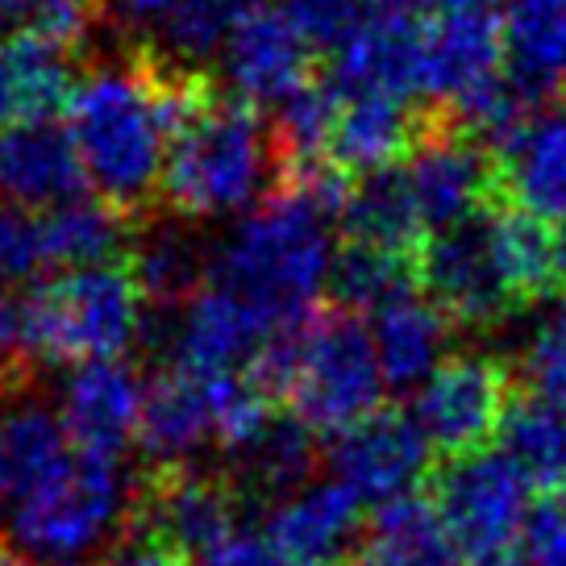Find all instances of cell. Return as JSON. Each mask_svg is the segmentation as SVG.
<instances>
[{
  "mask_svg": "<svg viewBox=\"0 0 566 566\" xmlns=\"http://www.w3.org/2000/svg\"><path fill=\"white\" fill-rule=\"evenodd\" d=\"M200 80V71L176 67L155 51L105 59L75 80L67 129L92 192L125 217L159 200L171 142Z\"/></svg>",
  "mask_w": 566,
  "mask_h": 566,
  "instance_id": "obj_1",
  "label": "cell"
},
{
  "mask_svg": "<svg viewBox=\"0 0 566 566\" xmlns=\"http://www.w3.org/2000/svg\"><path fill=\"white\" fill-rule=\"evenodd\" d=\"M346 192V171L334 163L283 167L275 192L263 196L217 250L209 280L259 304L283 329L304 325L334 275L329 226L342 217Z\"/></svg>",
  "mask_w": 566,
  "mask_h": 566,
  "instance_id": "obj_2",
  "label": "cell"
},
{
  "mask_svg": "<svg viewBox=\"0 0 566 566\" xmlns=\"http://www.w3.org/2000/svg\"><path fill=\"white\" fill-rule=\"evenodd\" d=\"M138 500L122 462L71 442L0 509V546L25 566H105L138 525Z\"/></svg>",
  "mask_w": 566,
  "mask_h": 566,
  "instance_id": "obj_3",
  "label": "cell"
},
{
  "mask_svg": "<svg viewBox=\"0 0 566 566\" xmlns=\"http://www.w3.org/2000/svg\"><path fill=\"white\" fill-rule=\"evenodd\" d=\"M280 176L275 129H266L259 108L233 92H217L205 75L171 142L159 200L184 221H217L254 209Z\"/></svg>",
  "mask_w": 566,
  "mask_h": 566,
  "instance_id": "obj_4",
  "label": "cell"
},
{
  "mask_svg": "<svg viewBox=\"0 0 566 566\" xmlns=\"http://www.w3.org/2000/svg\"><path fill=\"white\" fill-rule=\"evenodd\" d=\"M250 371L263 375L275 396H287L296 417L317 433H342L346 424L371 417L388 391L375 334L342 304L275 337Z\"/></svg>",
  "mask_w": 566,
  "mask_h": 566,
  "instance_id": "obj_5",
  "label": "cell"
},
{
  "mask_svg": "<svg viewBox=\"0 0 566 566\" xmlns=\"http://www.w3.org/2000/svg\"><path fill=\"white\" fill-rule=\"evenodd\" d=\"M146 296L134 266L92 263L59 271L51 280L25 287V325L34 363H92L122 358L146 334Z\"/></svg>",
  "mask_w": 566,
  "mask_h": 566,
  "instance_id": "obj_6",
  "label": "cell"
},
{
  "mask_svg": "<svg viewBox=\"0 0 566 566\" xmlns=\"http://www.w3.org/2000/svg\"><path fill=\"white\" fill-rule=\"evenodd\" d=\"M122 247L125 212L101 196H75L51 209L0 200V287L25 292L59 271L108 263Z\"/></svg>",
  "mask_w": 566,
  "mask_h": 566,
  "instance_id": "obj_7",
  "label": "cell"
},
{
  "mask_svg": "<svg viewBox=\"0 0 566 566\" xmlns=\"http://www.w3.org/2000/svg\"><path fill=\"white\" fill-rule=\"evenodd\" d=\"M533 479L509 450H475L450 459L438 479V509L454 530L462 554L495 558L509 554L513 542L530 530Z\"/></svg>",
  "mask_w": 566,
  "mask_h": 566,
  "instance_id": "obj_8",
  "label": "cell"
},
{
  "mask_svg": "<svg viewBox=\"0 0 566 566\" xmlns=\"http://www.w3.org/2000/svg\"><path fill=\"white\" fill-rule=\"evenodd\" d=\"M504 75V0H438L424 13V101L438 113H459Z\"/></svg>",
  "mask_w": 566,
  "mask_h": 566,
  "instance_id": "obj_9",
  "label": "cell"
},
{
  "mask_svg": "<svg viewBox=\"0 0 566 566\" xmlns=\"http://www.w3.org/2000/svg\"><path fill=\"white\" fill-rule=\"evenodd\" d=\"M417 280L424 283L429 301L467 329H492L521 308L495 250L492 212L429 233L417 250Z\"/></svg>",
  "mask_w": 566,
  "mask_h": 566,
  "instance_id": "obj_10",
  "label": "cell"
},
{
  "mask_svg": "<svg viewBox=\"0 0 566 566\" xmlns=\"http://www.w3.org/2000/svg\"><path fill=\"white\" fill-rule=\"evenodd\" d=\"M513 371L492 354H450L412 396V421L446 459L475 454L509 421Z\"/></svg>",
  "mask_w": 566,
  "mask_h": 566,
  "instance_id": "obj_11",
  "label": "cell"
},
{
  "mask_svg": "<svg viewBox=\"0 0 566 566\" xmlns=\"http://www.w3.org/2000/svg\"><path fill=\"white\" fill-rule=\"evenodd\" d=\"M408 200L421 217L424 238L471 221L495 192V159L479 138L462 134L442 113L424 117L421 138L400 163Z\"/></svg>",
  "mask_w": 566,
  "mask_h": 566,
  "instance_id": "obj_12",
  "label": "cell"
},
{
  "mask_svg": "<svg viewBox=\"0 0 566 566\" xmlns=\"http://www.w3.org/2000/svg\"><path fill=\"white\" fill-rule=\"evenodd\" d=\"M313 54L317 46L275 0H250L230 25L217 59H221L226 88L238 101L254 108H280L283 101H292L296 92L313 84Z\"/></svg>",
  "mask_w": 566,
  "mask_h": 566,
  "instance_id": "obj_13",
  "label": "cell"
},
{
  "mask_svg": "<svg viewBox=\"0 0 566 566\" xmlns=\"http://www.w3.org/2000/svg\"><path fill=\"white\" fill-rule=\"evenodd\" d=\"M283 334L287 329L266 317L259 304H250L226 283L209 280L171 317L167 354L176 367H188V371H247Z\"/></svg>",
  "mask_w": 566,
  "mask_h": 566,
  "instance_id": "obj_14",
  "label": "cell"
},
{
  "mask_svg": "<svg viewBox=\"0 0 566 566\" xmlns=\"http://www.w3.org/2000/svg\"><path fill=\"white\" fill-rule=\"evenodd\" d=\"M242 500L247 492L226 475L196 471L192 462L159 467L138 500V530L179 558H200L238 530Z\"/></svg>",
  "mask_w": 566,
  "mask_h": 566,
  "instance_id": "obj_15",
  "label": "cell"
},
{
  "mask_svg": "<svg viewBox=\"0 0 566 566\" xmlns=\"http://www.w3.org/2000/svg\"><path fill=\"white\" fill-rule=\"evenodd\" d=\"M429 438L412 412L375 408L371 417L346 424L334 433L329 467L342 488H350L363 504H388L400 495H412V488L429 471Z\"/></svg>",
  "mask_w": 566,
  "mask_h": 566,
  "instance_id": "obj_16",
  "label": "cell"
},
{
  "mask_svg": "<svg viewBox=\"0 0 566 566\" xmlns=\"http://www.w3.org/2000/svg\"><path fill=\"white\" fill-rule=\"evenodd\" d=\"M334 84L354 96H396L424 101V18L367 9L342 46H337Z\"/></svg>",
  "mask_w": 566,
  "mask_h": 566,
  "instance_id": "obj_17",
  "label": "cell"
},
{
  "mask_svg": "<svg viewBox=\"0 0 566 566\" xmlns=\"http://www.w3.org/2000/svg\"><path fill=\"white\" fill-rule=\"evenodd\" d=\"M142 400H146V384L122 358H92V363L67 367L54 408L67 424L71 442L92 454L122 459L125 446L138 442Z\"/></svg>",
  "mask_w": 566,
  "mask_h": 566,
  "instance_id": "obj_18",
  "label": "cell"
},
{
  "mask_svg": "<svg viewBox=\"0 0 566 566\" xmlns=\"http://www.w3.org/2000/svg\"><path fill=\"white\" fill-rule=\"evenodd\" d=\"M495 188L542 221H566V101L533 108L492 150Z\"/></svg>",
  "mask_w": 566,
  "mask_h": 566,
  "instance_id": "obj_19",
  "label": "cell"
},
{
  "mask_svg": "<svg viewBox=\"0 0 566 566\" xmlns=\"http://www.w3.org/2000/svg\"><path fill=\"white\" fill-rule=\"evenodd\" d=\"M138 442L146 459L159 467H188V462L217 446V388L212 375L188 371L167 363L142 400Z\"/></svg>",
  "mask_w": 566,
  "mask_h": 566,
  "instance_id": "obj_20",
  "label": "cell"
},
{
  "mask_svg": "<svg viewBox=\"0 0 566 566\" xmlns=\"http://www.w3.org/2000/svg\"><path fill=\"white\" fill-rule=\"evenodd\" d=\"M88 176L67 125L13 122L0 129V200L51 209L84 196Z\"/></svg>",
  "mask_w": 566,
  "mask_h": 566,
  "instance_id": "obj_21",
  "label": "cell"
},
{
  "mask_svg": "<svg viewBox=\"0 0 566 566\" xmlns=\"http://www.w3.org/2000/svg\"><path fill=\"white\" fill-rule=\"evenodd\" d=\"M363 525V500L329 483H304L296 492L280 495L266 516V537L280 546L292 566H342Z\"/></svg>",
  "mask_w": 566,
  "mask_h": 566,
  "instance_id": "obj_22",
  "label": "cell"
},
{
  "mask_svg": "<svg viewBox=\"0 0 566 566\" xmlns=\"http://www.w3.org/2000/svg\"><path fill=\"white\" fill-rule=\"evenodd\" d=\"M113 21L155 42V54L176 67H200L221 51L230 25L250 0H105Z\"/></svg>",
  "mask_w": 566,
  "mask_h": 566,
  "instance_id": "obj_23",
  "label": "cell"
},
{
  "mask_svg": "<svg viewBox=\"0 0 566 566\" xmlns=\"http://www.w3.org/2000/svg\"><path fill=\"white\" fill-rule=\"evenodd\" d=\"M450 325L429 296H417L412 287L391 296L384 308H375V350L388 388H421L429 375L450 358Z\"/></svg>",
  "mask_w": 566,
  "mask_h": 566,
  "instance_id": "obj_24",
  "label": "cell"
},
{
  "mask_svg": "<svg viewBox=\"0 0 566 566\" xmlns=\"http://www.w3.org/2000/svg\"><path fill=\"white\" fill-rule=\"evenodd\" d=\"M342 96L346 101H342L334 142H329V163L337 171L371 176V171L405 163L412 142L424 129L421 113H412V105L396 96H354V92H342Z\"/></svg>",
  "mask_w": 566,
  "mask_h": 566,
  "instance_id": "obj_25",
  "label": "cell"
},
{
  "mask_svg": "<svg viewBox=\"0 0 566 566\" xmlns=\"http://www.w3.org/2000/svg\"><path fill=\"white\" fill-rule=\"evenodd\" d=\"M509 80L533 108L566 88V0H504Z\"/></svg>",
  "mask_w": 566,
  "mask_h": 566,
  "instance_id": "obj_26",
  "label": "cell"
},
{
  "mask_svg": "<svg viewBox=\"0 0 566 566\" xmlns=\"http://www.w3.org/2000/svg\"><path fill=\"white\" fill-rule=\"evenodd\" d=\"M75 88L67 51L30 34L0 38V125L42 122L67 108Z\"/></svg>",
  "mask_w": 566,
  "mask_h": 566,
  "instance_id": "obj_27",
  "label": "cell"
},
{
  "mask_svg": "<svg viewBox=\"0 0 566 566\" xmlns=\"http://www.w3.org/2000/svg\"><path fill=\"white\" fill-rule=\"evenodd\" d=\"M462 546L446 525L438 500L400 495L379 504L367 530V563L371 566H462Z\"/></svg>",
  "mask_w": 566,
  "mask_h": 566,
  "instance_id": "obj_28",
  "label": "cell"
},
{
  "mask_svg": "<svg viewBox=\"0 0 566 566\" xmlns=\"http://www.w3.org/2000/svg\"><path fill=\"white\" fill-rule=\"evenodd\" d=\"M337 221L346 226L350 242H371V247L405 250V254H417L424 242L421 217L408 200L400 167H384V171L363 176V184H354L346 192Z\"/></svg>",
  "mask_w": 566,
  "mask_h": 566,
  "instance_id": "obj_29",
  "label": "cell"
},
{
  "mask_svg": "<svg viewBox=\"0 0 566 566\" xmlns=\"http://www.w3.org/2000/svg\"><path fill=\"white\" fill-rule=\"evenodd\" d=\"M238 462V488L242 492L263 495H287L313 483V467H317V429L304 417H271L263 433L233 454Z\"/></svg>",
  "mask_w": 566,
  "mask_h": 566,
  "instance_id": "obj_30",
  "label": "cell"
},
{
  "mask_svg": "<svg viewBox=\"0 0 566 566\" xmlns=\"http://www.w3.org/2000/svg\"><path fill=\"white\" fill-rule=\"evenodd\" d=\"M134 275L150 308H179L192 292L205 287L209 280V259L196 247L192 233L176 230V226H159L142 238L138 254H134Z\"/></svg>",
  "mask_w": 566,
  "mask_h": 566,
  "instance_id": "obj_31",
  "label": "cell"
},
{
  "mask_svg": "<svg viewBox=\"0 0 566 566\" xmlns=\"http://www.w3.org/2000/svg\"><path fill=\"white\" fill-rule=\"evenodd\" d=\"M417 275V254L388 247H371V242H350L334 259V275H329V292L342 308L363 313V308H384L391 296H400L412 287Z\"/></svg>",
  "mask_w": 566,
  "mask_h": 566,
  "instance_id": "obj_32",
  "label": "cell"
},
{
  "mask_svg": "<svg viewBox=\"0 0 566 566\" xmlns=\"http://www.w3.org/2000/svg\"><path fill=\"white\" fill-rule=\"evenodd\" d=\"M504 450L513 454L533 483H546L549 492H566V408L513 405L504 421Z\"/></svg>",
  "mask_w": 566,
  "mask_h": 566,
  "instance_id": "obj_33",
  "label": "cell"
},
{
  "mask_svg": "<svg viewBox=\"0 0 566 566\" xmlns=\"http://www.w3.org/2000/svg\"><path fill=\"white\" fill-rule=\"evenodd\" d=\"M492 230L516 301L530 304L537 296H546L558 280H554V238L546 233L542 217H533L525 209L500 212V217L492 212Z\"/></svg>",
  "mask_w": 566,
  "mask_h": 566,
  "instance_id": "obj_34",
  "label": "cell"
},
{
  "mask_svg": "<svg viewBox=\"0 0 566 566\" xmlns=\"http://www.w3.org/2000/svg\"><path fill=\"white\" fill-rule=\"evenodd\" d=\"M96 4L92 0H0V21L9 34H30L54 46H80L92 30Z\"/></svg>",
  "mask_w": 566,
  "mask_h": 566,
  "instance_id": "obj_35",
  "label": "cell"
},
{
  "mask_svg": "<svg viewBox=\"0 0 566 566\" xmlns=\"http://www.w3.org/2000/svg\"><path fill=\"white\" fill-rule=\"evenodd\" d=\"M521 375L530 384L533 400L554 408H566V304H558L521 354Z\"/></svg>",
  "mask_w": 566,
  "mask_h": 566,
  "instance_id": "obj_36",
  "label": "cell"
},
{
  "mask_svg": "<svg viewBox=\"0 0 566 566\" xmlns=\"http://www.w3.org/2000/svg\"><path fill=\"white\" fill-rule=\"evenodd\" d=\"M317 51H337L367 18V0H275Z\"/></svg>",
  "mask_w": 566,
  "mask_h": 566,
  "instance_id": "obj_37",
  "label": "cell"
},
{
  "mask_svg": "<svg viewBox=\"0 0 566 566\" xmlns=\"http://www.w3.org/2000/svg\"><path fill=\"white\" fill-rule=\"evenodd\" d=\"M34 363L30 325H25V292L0 287V391L18 384V375Z\"/></svg>",
  "mask_w": 566,
  "mask_h": 566,
  "instance_id": "obj_38",
  "label": "cell"
},
{
  "mask_svg": "<svg viewBox=\"0 0 566 566\" xmlns=\"http://www.w3.org/2000/svg\"><path fill=\"white\" fill-rule=\"evenodd\" d=\"M530 563L566 566V492H554L530 516Z\"/></svg>",
  "mask_w": 566,
  "mask_h": 566,
  "instance_id": "obj_39",
  "label": "cell"
},
{
  "mask_svg": "<svg viewBox=\"0 0 566 566\" xmlns=\"http://www.w3.org/2000/svg\"><path fill=\"white\" fill-rule=\"evenodd\" d=\"M196 566H292L280 554V546L266 533L233 530L226 542H217L212 549H205Z\"/></svg>",
  "mask_w": 566,
  "mask_h": 566,
  "instance_id": "obj_40",
  "label": "cell"
},
{
  "mask_svg": "<svg viewBox=\"0 0 566 566\" xmlns=\"http://www.w3.org/2000/svg\"><path fill=\"white\" fill-rule=\"evenodd\" d=\"M105 566H184L176 549L159 546V542H150V537H138V542H129L122 546Z\"/></svg>",
  "mask_w": 566,
  "mask_h": 566,
  "instance_id": "obj_41",
  "label": "cell"
},
{
  "mask_svg": "<svg viewBox=\"0 0 566 566\" xmlns=\"http://www.w3.org/2000/svg\"><path fill=\"white\" fill-rule=\"evenodd\" d=\"M438 0H367V9H388V13H417L424 18Z\"/></svg>",
  "mask_w": 566,
  "mask_h": 566,
  "instance_id": "obj_42",
  "label": "cell"
},
{
  "mask_svg": "<svg viewBox=\"0 0 566 566\" xmlns=\"http://www.w3.org/2000/svg\"><path fill=\"white\" fill-rule=\"evenodd\" d=\"M554 280L563 283V292H566V221L558 226V233H554Z\"/></svg>",
  "mask_w": 566,
  "mask_h": 566,
  "instance_id": "obj_43",
  "label": "cell"
},
{
  "mask_svg": "<svg viewBox=\"0 0 566 566\" xmlns=\"http://www.w3.org/2000/svg\"><path fill=\"white\" fill-rule=\"evenodd\" d=\"M479 566H533V563H521L513 554H495V558H479Z\"/></svg>",
  "mask_w": 566,
  "mask_h": 566,
  "instance_id": "obj_44",
  "label": "cell"
},
{
  "mask_svg": "<svg viewBox=\"0 0 566 566\" xmlns=\"http://www.w3.org/2000/svg\"><path fill=\"white\" fill-rule=\"evenodd\" d=\"M0 566H25V563H21V558H18V554H13V549H4V546H0Z\"/></svg>",
  "mask_w": 566,
  "mask_h": 566,
  "instance_id": "obj_45",
  "label": "cell"
},
{
  "mask_svg": "<svg viewBox=\"0 0 566 566\" xmlns=\"http://www.w3.org/2000/svg\"><path fill=\"white\" fill-rule=\"evenodd\" d=\"M342 566H371V563H342Z\"/></svg>",
  "mask_w": 566,
  "mask_h": 566,
  "instance_id": "obj_46",
  "label": "cell"
}]
</instances>
